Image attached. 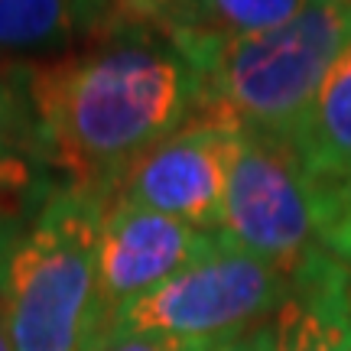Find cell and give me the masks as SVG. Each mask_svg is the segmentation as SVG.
<instances>
[{
	"label": "cell",
	"mask_w": 351,
	"mask_h": 351,
	"mask_svg": "<svg viewBox=\"0 0 351 351\" xmlns=\"http://www.w3.org/2000/svg\"><path fill=\"white\" fill-rule=\"evenodd\" d=\"M29 104L39 160L65 186L108 195L199 111L202 78L160 29L121 16L82 49L29 65Z\"/></svg>",
	"instance_id": "6da1fadb"
},
{
	"label": "cell",
	"mask_w": 351,
	"mask_h": 351,
	"mask_svg": "<svg viewBox=\"0 0 351 351\" xmlns=\"http://www.w3.org/2000/svg\"><path fill=\"white\" fill-rule=\"evenodd\" d=\"M104 202L95 189L56 186L26 225L0 241V309L16 351H101Z\"/></svg>",
	"instance_id": "7a4b0ae2"
},
{
	"label": "cell",
	"mask_w": 351,
	"mask_h": 351,
	"mask_svg": "<svg viewBox=\"0 0 351 351\" xmlns=\"http://www.w3.org/2000/svg\"><path fill=\"white\" fill-rule=\"evenodd\" d=\"M348 46V0H309L289 23L215 43L189 62L202 78V104L218 108L244 130L293 140Z\"/></svg>",
	"instance_id": "3957f363"
},
{
	"label": "cell",
	"mask_w": 351,
	"mask_h": 351,
	"mask_svg": "<svg viewBox=\"0 0 351 351\" xmlns=\"http://www.w3.org/2000/svg\"><path fill=\"white\" fill-rule=\"evenodd\" d=\"M287 300L289 274L218 234L208 254L130 302L111 322L108 339L127 332H156L218 348L267 326Z\"/></svg>",
	"instance_id": "277c9868"
},
{
	"label": "cell",
	"mask_w": 351,
	"mask_h": 351,
	"mask_svg": "<svg viewBox=\"0 0 351 351\" xmlns=\"http://www.w3.org/2000/svg\"><path fill=\"white\" fill-rule=\"evenodd\" d=\"M218 234L289 276L326 251L322 199L293 140L241 127Z\"/></svg>",
	"instance_id": "5b68a950"
},
{
	"label": "cell",
	"mask_w": 351,
	"mask_h": 351,
	"mask_svg": "<svg viewBox=\"0 0 351 351\" xmlns=\"http://www.w3.org/2000/svg\"><path fill=\"white\" fill-rule=\"evenodd\" d=\"M238 134V121L218 108L199 104L186 124L143 153L114 182L108 199L169 215L199 231H218Z\"/></svg>",
	"instance_id": "8992f818"
},
{
	"label": "cell",
	"mask_w": 351,
	"mask_h": 351,
	"mask_svg": "<svg viewBox=\"0 0 351 351\" xmlns=\"http://www.w3.org/2000/svg\"><path fill=\"white\" fill-rule=\"evenodd\" d=\"M215 241H218V231H199L169 215L147 212L117 199L104 202L98 280L108 332L130 302H137L140 296H147L176 274H182L189 263H195L202 254L212 251Z\"/></svg>",
	"instance_id": "52a82bcc"
},
{
	"label": "cell",
	"mask_w": 351,
	"mask_h": 351,
	"mask_svg": "<svg viewBox=\"0 0 351 351\" xmlns=\"http://www.w3.org/2000/svg\"><path fill=\"white\" fill-rule=\"evenodd\" d=\"M270 351H351V267L319 251L289 276V300L270 319Z\"/></svg>",
	"instance_id": "ba28073f"
},
{
	"label": "cell",
	"mask_w": 351,
	"mask_h": 351,
	"mask_svg": "<svg viewBox=\"0 0 351 351\" xmlns=\"http://www.w3.org/2000/svg\"><path fill=\"white\" fill-rule=\"evenodd\" d=\"M124 13L114 0H0V59L49 62L75 49L78 39H98Z\"/></svg>",
	"instance_id": "9c48e42d"
},
{
	"label": "cell",
	"mask_w": 351,
	"mask_h": 351,
	"mask_svg": "<svg viewBox=\"0 0 351 351\" xmlns=\"http://www.w3.org/2000/svg\"><path fill=\"white\" fill-rule=\"evenodd\" d=\"M293 143L328 218L351 192V46L326 75Z\"/></svg>",
	"instance_id": "30bf717a"
},
{
	"label": "cell",
	"mask_w": 351,
	"mask_h": 351,
	"mask_svg": "<svg viewBox=\"0 0 351 351\" xmlns=\"http://www.w3.org/2000/svg\"><path fill=\"white\" fill-rule=\"evenodd\" d=\"M309 0H199L189 23L166 36L186 59L215 43L270 33L289 23Z\"/></svg>",
	"instance_id": "8fae6325"
},
{
	"label": "cell",
	"mask_w": 351,
	"mask_h": 351,
	"mask_svg": "<svg viewBox=\"0 0 351 351\" xmlns=\"http://www.w3.org/2000/svg\"><path fill=\"white\" fill-rule=\"evenodd\" d=\"M49 166L36 150L0 140V241L26 225L43 208L56 186L49 182Z\"/></svg>",
	"instance_id": "7c38bea8"
},
{
	"label": "cell",
	"mask_w": 351,
	"mask_h": 351,
	"mask_svg": "<svg viewBox=\"0 0 351 351\" xmlns=\"http://www.w3.org/2000/svg\"><path fill=\"white\" fill-rule=\"evenodd\" d=\"M33 137L36 127H33V104H29V65L0 59V140L36 150Z\"/></svg>",
	"instance_id": "4fadbf2b"
},
{
	"label": "cell",
	"mask_w": 351,
	"mask_h": 351,
	"mask_svg": "<svg viewBox=\"0 0 351 351\" xmlns=\"http://www.w3.org/2000/svg\"><path fill=\"white\" fill-rule=\"evenodd\" d=\"M199 0H114V7L124 13L127 20L160 29L163 36H173L189 23Z\"/></svg>",
	"instance_id": "5bb4252c"
},
{
	"label": "cell",
	"mask_w": 351,
	"mask_h": 351,
	"mask_svg": "<svg viewBox=\"0 0 351 351\" xmlns=\"http://www.w3.org/2000/svg\"><path fill=\"white\" fill-rule=\"evenodd\" d=\"M101 351H215V345L156 335V332H127V335H111L101 345Z\"/></svg>",
	"instance_id": "9a60e30c"
},
{
	"label": "cell",
	"mask_w": 351,
	"mask_h": 351,
	"mask_svg": "<svg viewBox=\"0 0 351 351\" xmlns=\"http://www.w3.org/2000/svg\"><path fill=\"white\" fill-rule=\"evenodd\" d=\"M322 241H326L328 254H335L345 267H351V192L345 199H339V205L328 212Z\"/></svg>",
	"instance_id": "2e32d148"
},
{
	"label": "cell",
	"mask_w": 351,
	"mask_h": 351,
	"mask_svg": "<svg viewBox=\"0 0 351 351\" xmlns=\"http://www.w3.org/2000/svg\"><path fill=\"white\" fill-rule=\"evenodd\" d=\"M215 351H270V322L261 328H254L247 335H241L234 341H225V345H218Z\"/></svg>",
	"instance_id": "e0dca14e"
},
{
	"label": "cell",
	"mask_w": 351,
	"mask_h": 351,
	"mask_svg": "<svg viewBox=\"0 0 351 351\" xmlns=\"http://www.w3.org/2000/svg\"><path fill=\"white\" fill-rule=\"evenodd\" d=\"M0 351H16L10 341V328H7V319H3V309H0Z\"/></svg>",
	"instance_id": "ac0fdd59"
},
{
	"label": "cell",
	"mask_w": 351,
	"mask_h": 351,
	"mask_svg": "<svg viewBox=\"0 0 351 351\" xmlns=\"http://www.w3.org/2000/svg\"><path fill=\"white\" fill-rule=\"evenodd\" d=\"M348 3H351V0H348Z\"/></svg>",
	"instance_id": "d6986e66"
}]
</instances>
